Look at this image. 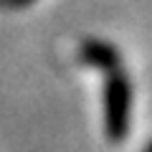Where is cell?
Returning <instances> with one entry per match:
<instances>
[{
    "instance_id": "3957f363",
    "label": "cell",
    "mask_w": 152,
    "mask_h": 152,
    "mask_svg": "<svg viewBox=\"0 0 152 152\" xmlns=\"http://www.w3.org/2000/svg\"><path fill=\"white\" fill-rule=\"evenodd\" d=\"M10 3H15V5H28V3H33V0H10Z\"/></svg>"
},
{
    "instance_id": "6da1fadb",
    "label": "cell",
    "mask_w": 152,
    "mask_h": 152,
    "mask_svg": "<svg viewBox=\"0 0 152 152\" xmlns=\"http://www.w3.org/2000/svg\"><path fill=\"white\" fill-rule=\"evenodd\" d=\"M132 84L119 69L109 71L104 84V129L112 142H122L129 132Z\"/></svg>"
},
{
    "instance_id": "277c9868",
    "label": "cell",
    "mask_w": 152,
    "mask_h": 152,
    "mask_svg": "<svg viewBox=\"0 0 152 152\" xmlns=\"http://www.w3.org/2000/svg\"><path fill=\"white\" fill-rule=\"evenodd\" d=\"M145 152H152V145H150V147H147V150H145Z\"/></svg>"
},
{
    "instance_id": "7a4b0ae2",
    "label": "cell",
    "mask_w": 152,
    "mask_h": 152,
    "mask_svg": "<svg viewBox=\"0 0 152 152\" xmlns=\"http://www.w3.org/2000/svg\"><path fill=\"white\" fill-rule=\"evenodd\" d=\"M81 61L86 66H94V69H102V71H114L119 69V53L117 48L104 41H84L81 46Z\"/></svg>"
}]
</instances>
